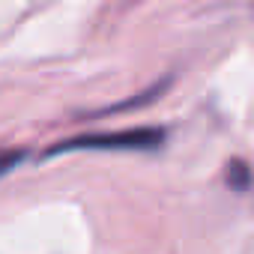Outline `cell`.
Instances as JSON below:
<instances>
[{
  "mask_svg": "<svg viewBox=\"0 0 254 254\" xmlns=\"http://www.w3.org/2000/svg\"><path fill=\"white\" fill-rule=\"evenodd\" d=\"M162 144H165V132L162 129L93 132V135H81V138L63 141V144L45 150V156H60V153H72V150H159Z\"/></svg>",
  "mask_w": 254,
  "mask_h": 254,
  "instance_id": "obj_1",
  "label": "cell"
},
{
  "mask_svg": "<svg viewBox=\"0 0 254 254\" xmlns=\"http://www.w3.org/2000/svg\"><path fill=\"white\" fill-rule=\"evenodd\" d=\"M227 183H230V189H236V191H245V189L251 186V171H248V165H242V162H230Z\"/></svg>",
  "mask_w": 254,
  "mask_h": 254,
  "instance_id": "obj_2",
  "label": "cell"
},
{
  "mask_svg": "<svg viewBox=\"0 0 254 254\" xmlns=\"http://www.w3.org/2000/svg\"><path fill=\"white\" fill-rule=\"evenodd\" d=\"M21 159H24V150H6V153H0V177H6Z\"/></svg>",
  "mask_w": 254,
  "mask_h": 254,
  "instance_id": "obj_3",
  "label": "cell"
}]
</instances>
